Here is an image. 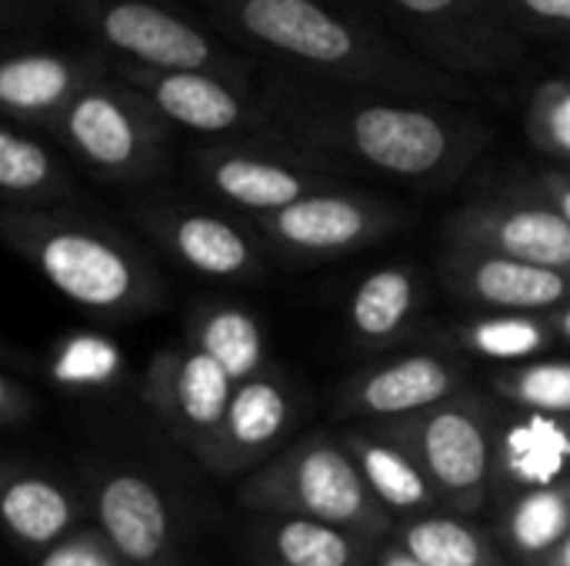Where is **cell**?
Wrapping results in <instances>:
<instances>
[{
  "instance_id": "cell-1",
  "label": "cell",
  "mask_w": 570,
  "mask_h": 566,
  "mask_svg": "<svg viewBox=\"0 0 570 566\" xmlns=\"http://www.w3.org/2000/svg\"><path fill=\"white\" fill-rule=\"evenodd\" d=\"M257 97L274 137L327 163L351 160L397 180L448 183L488 143L484 123L448 103L347 90L287 70L264 77Z\"/></svg>"
},
{
  "instance_id": "cell-2",
  "label": "cell",
  "mask_w": 570,
  "mask_h": 566,
  "mask_svg": "<svg viewBox=\"0 0 570 566\" xmlns=\"http://www.w3.org/2000/svg\"><path fill=\"white\" fill-rule=\"evenodd\" d=\"M204 7L240 53H264L287 73L434 103L474 97L464 77L337 0H204Z\"/></svg>"
},
{
  "instance_id": "cell-3",
  "label": "cell",
  "mask_w": 570,
  "mask_h": 566,
  "mask_svg": "<svg viewBox=\"0 0 570 566\" xmlns=\"http://www.w3.org/2000/svg\"><path fill=\"white\" fill-rule=\"evenodd\" d=\"M0 234L17 257L83 310L114 317L140 314L164 300V287L144 254L104 220L67 207H7Z\"/></svg>"
},
{
  "instance_id": "cell-4",
  "label": "cell",
  "mask_w": 570,
  "mask_h": 566,
  "mask_svg": "<svg viewBox=\"0 0 570 566\" xmlns=\"http://www.w3.org/2000/svg\"><path fill=\"white\" fill-rule=\"evenodd\" d=\"M244 507L264 517H301L387 540L397 520L371 494L361 467L341 440L304 437L271 464H264L240 490Z\"/></svg>"
},
{
  "instance_id": "cell-5",
  "label": "cell",
  "mask_w": 570,
  "mask_h": 566,
  "mask_svg": "<svg viewBox=\"0 0 570 566\" xmlns=\"http://www.w3.org/2000/svg\"><path fill=\"white\" fill-rule=\"evenodd\" d=\"M114 60L154 70H207L257 87L254 63L167 0H57Z\"/></svg>"
},
{
  "instance_id": "cell-6",
  "label": "cell",
  "mask_w": 570,
  "mask_h": 566,
  "mask_svg": "<svg viewBox=\"0 0 570 566\" xmlns=\"http://www.w3.org/2000/svg\"><path fill=\"white\" fill-rule=\"evenodd\" d=\"M50 133L104 180L140 183L167 167V117L117 73L90 83Z\"/></svg>"
},
{
  "instance_id": "cell-7",
  "label": "cell",
  "mask_w": 570,
  "mask_h": 566,
  "mask_svg": "<svg viewBox=\"0 0 570 566\" xmlns=\"http://www.w3.org/2000/svg\"><path fill=\"white\" fill-rule=\"evenodd\" d=\"M374 427L411 450L444 510L468 517L484 507L498 460V420L484 400L458 394L424 414Z\"/></svg>"
},
{
  "instance_id": "cell-8",
  "label": "cell",
  "mask_w": 570,
  "mask_h": 566,
  "mask_svg": "<svg viewBox=\"0 0 570 566\" xmlns=\"http://www.w3.org/2000/svg\"><path fill=\"white\" fill-rule=\"evenodd\" d=\"M197 180L220 200L254 217L277 214L317 190H331L334 167L281 137H237L194 153Z\"/></svg>"
},
{
  "instance_id": "cell-9",
  "label": "cell",
  "mask_w": 570,
  "mask_h": 566,
  "mask_svg": "<svg viewBox=\"0 0 570 566\" xmlns=\"http://www.w3.org/2000/svg\"><path fill=\"white\" fill-rule=\"evenodd\" d=\"M407 37L458 77H498L524 57V37L501 0H384Z\"/></svg>"
},
{
  "instance_id": "cell-10",
  "label": "cell",
  "mask_w": 570,
  "mask_h": 566,
  "mask_svg": "<svg viewBox=\"0 0 570 566\" xmlns=\"http://www.w3.org/2000/svg\"><path fill=\"white\" fill-rule=\"evenodd\" d=\"M114 73L137 87L167 117L170 127L230 140L274 137L257 87H240L207 70H154L124 60H114Z\"/></svg>"
},
{
  "instance_id": "cell-11",
  "label": "cell",
  "mask_w": 570,
  "mask_h": 566,
  "mask_svg": "<svg viewBox=\"0 0 570 566\" xmlns=\"http://www.w3.org/2000/svg\"><path fill=\"white\" fill-rule=\"evenodd\" d=\"M448 247L488 250L570 277V224L538 193L474 200L444 224Z\"/></svg>"
},
{
  "instance_id": "cell-12",
  "label": "cell",
  "mask_w": 570,
  "mask_h": 566,
  "mask_svg": "<svg viewBox=\"0 0 570 566\" xmlns=\"http://www.w3.org/2000/svg\"><path fill=\"white\" fill-rule=\"evenodd\" d=\"M401 214L384 200L341 187L317 190L277 214L257 217L261 234L287 257H337L394 230Z\"/></svg>"
},
{
  "instance_id": "cell-13",
  "label": "cell",
  "mask_w": 570,
  "mask_h": 566,
  "mask_svg": "<svg viewBox=\"0 0 570 566\" xmlns=\"http://www.w3.org/2000/svg\"><path fill=\"white\" fill-rule=\"evenodd\" d=\"M234 380L200 350L174 347L150 357L144 374L147 407L204 460L227 417Z\"/></svg>"
},
{
  "instance_id": "cell-14",
  "label": "cell",
  "mask_w": 570,
  "mask_h": 566,
  "mask_svg": "<svg viewBox=\"0 0 570 566\" xmlns=\"http://www.w3.org/2000/svg\"><path fill=\"white\" fill-rule=\"evenodd\" d=\"M114 73L107 50H20L0 63V107L10 123L47 127L100 77Z\"/></svg>"
},
{
  "instance_id": "cell-15",
  "label": "cell",
  "mask_w": 570,
  "mask_h": 566,
  "mask_svg": "<svg viewBox=\"0 0 570 566\" xmlns=\"http://www.w3.org/2000/svg\"><path fill=\"white\" fill-rule=\"evenodd\" d=\"M137 227L164 247L180 267L217 277L250 280L261 274L257 244L227 217L187 203H144L134 210Z\"/></svg>"
},
{
  "instance_id": "cell-16",
  "label": "cell",
  "mask_w": 570,
  "mask_h": 566,
  "mask_svg": "<svg viewBox=\"0 0 570 566\" xmlns=\"http://www.w3.org/2000/svg\"><path fill=\"white\" fill-rule=\"evenodd\" d=\"M444 284L471 304L498 314H551L570 304V277L514 257L448 247L441 260Z\"/></svg>"
},
{
  "instance_id": "cell-17",
  "label": "cell",
  "mask_w": 570,
  "mask_h": 566,
  "mask_svg": "<svg viewBox=\"0 0 570 566\" xmlns=\"http://www.w3.org/2000/svg\"><path fill=\"white\" fill-rule=\"evenodd\" d=\"M461 394V370L441 354H407L354 374L341 394L337 410L377 424L424 414Z\"/></svg>"
},
{
  "instance_id": "cell-18",
  "label": "cell",
  "mask_w": 570,
  "mask_h": 566,
  "mask_svg": "<svg viewBox=\"0 0 570 566\" xmlns=\"http://www.w3.org/2000/svg\"><path fill=\"white\" fill-rule=\"evenodd\" d=\"M94 510L100 530L130 566H180L170 507L147 477L130 470L104 474L94 490Z\"/></svg>"
},
{
  "instance_id": "cell-19",
  "label": "cell",
  "mask_w": 570,
  "mask_h": 566,
  "mask_svg": "<svg viewBox=\"0 0 570 566\" xmlns=\"http://www.w3.org/2000/svg\"><path fill=\"white\" fill-rule=\"evenodd\" d=\"M287 420H291V400L277 380L261 374L254 380L237 384L220 434L204 454V464L220 474H237L244 467H254L281 440Z\"/></svg>"
},
{
  "instance_id": "cell-20",
  "label": "cell",
  "mask_w": 570,
  "mask_h": 566,
  "mask_svg": "<svg viewBox=\"0 0 570 566\" xmlns=\"http://www.w3.org/2000/svg\"><path fill=\"white\" fill-rule=\"evenodd\" d=\"M347 447V454L354 457V464L361 467L371 494L381 500V507L391 517H424V514H438L441 497L434 490V484L428 480V474L421 470V464L411 457V450H404L397 440H391L387 434L374 430H357L347 434L341 440Z\"/></svg>"
},
{
  "instance_id": "cell-21",
  "label": "cell",
  "mask_w": 570,
  "mask_h": 566,
  "mask_svg": "<svg viewBox=\"0 0 570 566\" xmlns=\"http://www.w3.org/2000/svg\"><path fill=\"white\" fill-rule=\"evenodd\" d=\"M570 417L531 414V420L514 424L504 437L498 434V460L494 477L511 484V497L564 484V470L570 464Z\"/></svg>"
},
{
  "instance_id": "cell-22",
  "label": "cell",
  "mask_w": 570,
  "mask_h": 566,
  "mask_svg": "<svg viewBox=\"0 0 570 566\" xmlns=\"http://www.w3.org/2000/svg\"><path fill=\"white\" fill-rule=\"evenodd\" d=\"M0 190L7 207L47 210L77 200L67 167L27 130L7 123L0 130Z\"/></svg>"
},
{
  "instance_id": "cell-23",
  "label": "cell",
  "mask_w": 570,
  "mask_h": 566,
  "mask_svg": "<svg viewBox=\"0 0 570 566\" xmlns=\"http://www.w3.org/2000/svg\"><path fill=\"white\" fill-rule=\"evenodd\" d=\"M0 517L17 544L33 550H50L67 534H73L77 504L60 484L40 474L7 470L3 494H0Z\"/></svg>"
},
{
  "instance_id": "cell-24",
  "label": "cell",
  "mask_w": 570,
  "mask_h": 566,
  "mask_svg": "<svg viewBox=\"0 0 570 566\" xmlns=\"http://www.w3.org/2000/svg\"><path fill=\"white\" fill-rule=\"evenodd\" d=\"M264 554L274 566H374L377 550L371 537L301 520V517H267L261 530Z\"/></svg>"
},
{
  "instance_id": "cell-25",
  "label": "cell",
  "mask_w": 570,
  "mask_h": 566,
  "mask_svg": "<svg viewBox=\"0 0 570 566\" xmlns=\"http://www.w3.org/2000/svg\"><path fill=\"white\" fill-rule=\"evenodd\" d=\"M421 307V277L411 267H381L351 294L347 324L364 347L394 344Z\"/></svg>"
},
{
  "instance_id": "cell-26",
  "label": "cell",
  "mask_w": 570,
  "mask_h": 566,
  "mask_svg": "<svg viewBox=\"0 0 570 566\" xmlns=\"http://www.w3.org/2000/svg\"><path fill=\"white\" fill-rule=\"evenodd\" d=\"M187 344L207 354L234 384L264 370V334L254 314L230 304H204L187 324Z\"/></svg>"
},
{
  "instance_id": "cell-27",
  "label": "cell",
  "mask_w": 570,
  "mask_h": 566,
  "mask_svg": "<svg viewBox=\"0 0 570 566\" xmlns=\"http://www.w3.org/2000/svg\"><path fill=\"white\" fill-rule=\"evenodd\" d=\"M501 534L514 557L528 566L554 554L570 534V480L511 497L501 517Z\"/></svg>"
},
{
  "instance_id": "cell-28",
  "label": "cell",
  "mask_w": 570,
  "mask_h": 566,
  "mask_svg": "<svg viewBox=\"0 0 570 566\" xmlns=\"http://www.w3.org/2000/svg\"><path fill=\"white\" fill-rule=\"evenodd\" d=\"M394 540L424 566H508L494 540L461 514H424L397 524Z\"/></svg>"
},
{
  "instance_id": "cell-29",
  "label": "cell",
  "mask_w": 570,
  "mask_h": 566,
  "mask_svg": "<svg viewBox=\"0 0 570 566\" xmlns=\"http://www.w3.org/2000/svg\"><path fill=\"white\" fill-rule=\"evenodd\" d=\"M558 340L548 314H494V317H478L461 327V344L498 364H518V360H534Z\"/></svg>"
},
{
  "instance_id": "cell-30",
  "label": "cell",
  "mask_w": 570,
  "mask_h": 566,
  "mask_svg": "<svg viewBox=\"0 0 570 566\" xmlns=\"http://www.w3.org/2000/svg\"><path fill=\"white\" fill-rule=\"evenodd\" d=\"M491 390L528 414L570 417V360H531L501 370L491 380Z\"/></svg>"
},
{
  "instance_id": "cell-31",
  "label": "cell",
  "mask_w": 570,
  "mask_h": 566,
  "mask_svg": "<svg viewBox=\"0 0 570 566\" xmlns=\"http://www.w3.org/2000/svg\"><path fill=\"white\" fill-rule=\"evenodd\" d=\"M524 130L541 153L570 163V77H548L531 90Z\"/></svg>"
},
{
  "instance_id": "cell-32",
  "label": "cell",
  "mask_w": 570,
  "mask_h": 566,
  "mask_svg": "<svg viewBox=\"0 0 570 566\" xmlns=\"http://www.w3.org/2000/svg\"><path fill=\"white\" fill-rule=\"evenodd\" d=\"M117 370V350L107 340L97 337H77L67 347H60L57 364H53V377L63 384H104L110 380V374Z\"/></svg>"
},
{
  "instance_id": "cell-33",
  "label": "cell",
  "mask_w": 570,
  "mask_h": 566,
  "mask_svg": "<svg viewBox=\"0 0 570 566\" xmlns=\"http://www.w3.org/2000/svg\"><path fill=\"white\" fill-rule=\"evenodd\" d=\"M37 566H130L104 530H73L50 550H43Z\"/></svg>"
},
{
  "instance_id": "cell-34",
  "label": "cell",
  "mask_w": 570,
  "mask_h": 566,
  "mask_svg": "<svg viewBox=\"0 0 570 566\" xmlns=\"http://www.w3.org/2000/svg\"><path fill=\"white\" fill-rule=\"evenodd\" d=\"M501 3L528 27L570 33V0H501Z\"/></svg>"
},
{
  "instance_id": "cell-35",
  "label": "cell",
  "mask_w": 570,
  "mask_h": 566,
  "mask_svg": "<svg viewBox=\"0 0 570 566\" xmlns=\"http://www.w3.org/2000/svg\"><path fill=\"white\" fill-rule=\"evenodd\" d=\"M30 417H33L30 390L13 374H0V424H3V430H17Z\"/></svg>"
},
{
  "instance_id": "cell-36",
  "label": "cell",
  "mask_w": 570,
  "mask_h": 566,
  "mask_svg": "<svg viewBox=\"0 0 570 566\" xmlns=\"http://www.w3.org/2000/svg\"><path fill=\"white\" fill-rule=\"evenodd\" d=\"M538 193L570 224V173L568 170H548L538 180Z\"/></svg>"
},
{
  "instance_id": "cell-37",
  "label": "cell",
  "mask_w": 570,
  "mask_h": 566,
  "mask_svg": "<svg viewBox=\"0 0 570 566\" xmlns=\"http://www.w3.org/2000/svg\"><path fill=\"white\" fill-rule=\"evenodd\" d=\"M374 566H424L417 557H411L394 537H391V544H381L377 547V564Z\"/></svg>"
},
{
  "instance_id": "cell-38",
  "label": "cell",
  "mask_w": 570,
  "mask_h": 566,
  "mask_svg": "<svg viewBox=\"0 0 570 566\" xmlns=\"http://www.w3.org/2000/svg\"><path fill=\"white\" fill-rule=\"evenodd\" d=\"M548 320H551V327H554L558 340L570 344V304L558 307V310H551V314H548Z\"/></svg>"
},
{
  "instance_id": "cell-39",
  "label": "cell",
  "mask_w": 570,
  "mask_h": 566,
  "mask_svg": "<svg viewBox=\"0 0 570 566\" xmlns=\"http://www.w3.org/2000/svg\"><path fill=\"white\" fill-rule=\"evenodd\" d=\"M538 566H570V534L561 540V547L554 554H548Z\"/></svg>"
}]
</instances>
